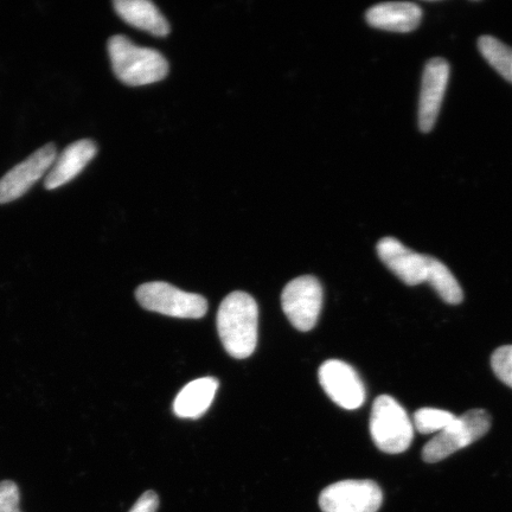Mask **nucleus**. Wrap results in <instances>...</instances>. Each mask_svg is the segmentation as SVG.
Instances as JSON below:
<instances>
[{
  "label": "nucleus",
  "instance_id": "f257e3e1",
  "mask_svg": "<svg viewBox=\"0 0 512 512\" xmlns=\"http://www.w3.org/2000/svg\"><path fill=\"white\" fill-rule=\"evenodd\" d=\"M259 309L253 297L233 292L224 298L217 312V330L228 354L245 360L258 344Z\"/></svg>",
  "mask_w": 512,
  "mask_h": 512
},
{
  "label": "nucleus",
  "instance_id": "f03ea898",
  "mask_svg": "<svg viewBox=\"0 0 512 512\" xmlns=\"http://www.w3.org/2000/svg\"><path fill=\"white\" fill-rule=\"evenodd\" d=\"M115 76L127 86L138 87L162 81L169 63L157 50L138 47L126 36H112L107 43Z\"/></svg>",
  "mask_w": 512,
  "mask_h": 512
},
{
  "label": "nucleus",
  "instance_id": "7ed1b4c3",
  "mask_svg": "<svg viewBox=\"0 0 512 512\" xmlns=\"http://www.w3.org/2000/svg\"><path fill=\"white\" fill-rule=\"evenodd\" d=\"M370 433L379 450L389 454L406 452L412 445L414 427L405 408L389 395H381L373 405Z\"/></svg>",
  "mask_w": 512,
  "mask_h": 512
},
{
  "label": "nucleus",
  "instance_id": "20e7f679",
  "mask_svg": "<svg viewBox=\"0 0 512 512\" xmlns=\"http://www.w3.org/2000/svg\"><path fill=\"white\" fill-rule=\"evenodd\" d=\"M490 428V414L484 409H471L457 416L444 431L428 441L422 450V459L428 464L439 463L451 454L482 439Z\"/></svg>",
  "mask_w": 512,
  "mask_h": 512
},
{
  "label": "nucleus",
  "instance_id": "39448f33",
  "mask_svg": "<svg viewBox=\"0 0 512 512\" xmlns=\"http://www.w3.org/2000/svg\"><path fill=\"white\" fill-rule=\"evenodd\" d=\"M136 298L145 310L169 317L198 319L206 316L208 310L207 300L200 294L184 292L163 281L139 286Z\"/></svg>",
  "mask_w": 512,
  "mask_h": 512
},
{
  "label": "nucleus",
  "instance_id": "423d86ee",
  "mask_svg": "<svg viewBox=\"0 0 512 512\" xmlns=\"http://www.w3.org/2000/svg\"><path fill=\"white\" fill-rule=\"evenodd\" d=\"M286 317L299 331L315 328L323 307V288L317 278L304 275L288 283L281 294Z\"/></svg>",
  "mask_w": 512,
  "mask_h": 512
},
{
  "label": "nucleus",
  "instance_id": "0eeeda50",
  "mask_svg": "<svg viewBox=\"0 0 512 512\" xmlns=\"http://www.w3.org/2000/svg\"><path fill=\"white\" fill-rule=\"evenodd\" d=\"M383 495L373 480H343L328 486L319 496L323 512H377Z\"/></svg>",
  "mask_w": 512,
  "mask_h": 512
},
{
  "label": "nucleus",
  "instance_id": "6e6552de",
  "mask_svg": "<svg viewBox=\"0 0 512 512\" xmlns=\"http://www.w3.org/2000/svg\"><path fill=\"white\" fill-rule=\"evenodd\" d=\"M319 382L324 392L339 407L354 411L366 401V387L357 371L339 360L326 361L319 368Z\"/></svg>",
  "mask_w": 512,
  "mask_h": 512
},
{
  "label": "nucleus",
  "instance_id": "1a4fd4ad",
  "mask_svg": "<svg viewBox=\"0 0 512 512\" xmlns=\"http://www.w3.org/2000/svg\"><path fill=\"white\" fill-rule=\"evenodd\" d=\"M56 158V146L51 143L44 145L0 178V204L18 200L27 194L32 185L48 175Z\"/></svg>",
  "mask_w": 512,
  "mask_h": 512
},
{
  "label": "nucleus",
  "instance_id": "9d476101",
  "mask_svg": "<svg viewBox=\"0 0 512 512\" xmlns=\"http://www.w3.org/2000/svg\"><path fill=\"white\" fill-rule=\"evenodd\" d=\"M377 254L388 270L408 286L428 283L430 280L431 255L416 253L390 236L377 243Z\"/></svg>",
  "mask_w": 512,
  "mask_h": 512
},
{
  "label": "nucleus",
  "instance_id": "9b49d317",
  "mask_svg": "<svg viewBox=\"0 0 512 512\" xmlns=\"http://www.w3.org/2000/svg\"><path fill=\"white\" fill-rule=\"evenodd\" d=\"M448 79H450V64L446 60L434 57L428 61L422 75L419 101V126L422 132L432 131L437 123Z\"/></svg>",
  "mask_w": 512,
  "mask_h": 512
},
{
  "label": "nucleus",
  "instance_id": "f8f14e48",
  "mask_svg": "<svg viewBox=\"0 0 512 512\" xmlns=\"http://www.w3.org/2000/svg\"><path fill=\"white\" fill-rule=\"evenodd\" d=\"M98 155V146L91 139L78 140L70 144L57 156L48 172L44 187L55 190L69 183Z\"/></svg>",
  "mask_w": 512,
  "mask_h": 512
},
{
  "label": "nucleus",
  "instance_id": "ddd939ff",
  "mask_svg": "<svg viewBox=\"0 0 512 512\" xmlns=\"http://www.w3.org/2000/svg\"><path fill=\"white\" fill-rule=\"evenodd\" d=\"M421 18L420 6L408 2L382 3L367 11L371 27L393 32L413 31L419 27Z\"/></svg>",
  "mask_w": 512,
  "mask_h": 512
},
{
  "label": "nucleus",
  "instance_id": "4468645a",
  "mask_svg": "<svg viewBox=\"0 0 512 512\" xmlns=\"http://www.w3.org/2000/svg\"><path fill=\"white\" fill-rule=\"evenodd\" d=\"M219 381L214 377H202L190 382L177 395L174 412L178 418L198 419L213 403Z\"/></svg>",
  "mask_w": 512,
  "mask_h": 512
},
{
  "label": "nucleus",
  "instance_id": "2eb2a0df",
  "mask_svg": "<svg viewBox=\"0 0 512 512\" xmlns=\"http://www.w3.org/2000/svg\"><path fill=\"white\" fill-rule=\"evenodd\" d=\"M113 6L117 14L132 27L159 37L170 32L168 21L149 0H115Z\"/></svg>",
  "mask_w": 512,
  "mask_h": 512
},
{
  "label": "nucleus",
  "instance_id": "dca6fc26",
  "mask_svg": "<svg viewBox=\"0 0 512 512\" xmlns=\"http://www.w3.org/2000/svg\"><path fill=\"white\" fill-rule=\"evenodd\" d=\"M428 284L439 294V297L445 303L457 305L463 302L464 292L460 287L458 280L454 278L453 273L448 267L438 259L433 258L432 271Z\"/></svg>",
  "mask_w": 512,
  "mask_h": 512
},
{
  "label": "nucleus",
  "instance_id": "f3484780",
  "mask_svg": "<svg viewBox=\"0 0 512 512\" xmlns=\"http://www.w3.org/2000/svg\"><path fill=\"white\" fill-rule=\"evenodd\" d=\"M478 49L490 66L512 83V48L496 37L482 36L478 40Z\"/></svg>",
  "mask_w": 512,
  "mask_h": 512
},
{
  "label": "nucleus",
  "instance_id": "a211bd4d",
  "mask_svg": "<svg viewBox=\"0 0 512 512\" xmlns=\"http://www.w3.org/2000/svg\"><path fill=\"white\" fill-rule=\"evenodd\" d=\"M456 418V415L443 409L421 408L414 414V425L421 434H438Z\"/></svg>",
  "mask_w": 512,
  "mask_h": 512
},
{
  "label": "nucleus",
  "instance_id": "6ab92c4d",
  "mask_svg": "<svg viewBox=\"0 0 512 512\" xmlns=\"http://www.w3.org/2000/svg\"><path fill=\"white\" fill-rule=\"evenodd\" d=\"M491 367L498 379L512 388V345H504L492 354Z\"/></svg>",
  "mask_w": 512,
  "mask_h": 512
},
{
  "label": "nucleus",
  "instance_id": "aec40b11",
  "mask_svg": "<svg viewBox=\"0 0 512 512\" xmlns=\"http://www.w3.org/2000/svg\"><path fill=\"white\" fill-rule=\"evenodd\" d=\"M19 489L12 480L0 483V512H21L19 510Z\"/></svg>",
  "mask_w": 512,
  "mask_h": 512
},
{
  "label": "nucleus",
  "instance_id": "412c9836",
  "mask_svg": "<svg viewBox=\"0 0 512 512\" xmlns=\"http://www.w3.org/2000/svg\"><path fill=\"white\" fill-rule=\"evenodd\" d=\"M159 507V498L155 491H146L140 496L130 512H157Z\"/></svg>",
  "mask_w": 512,
  "mask_h": 512
}]
</instances>
